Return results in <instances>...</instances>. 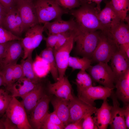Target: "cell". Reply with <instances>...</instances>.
<instances>
[{
	"instance_id": "6da1fadb",
	"label": "cell",
	"mask_w": 129,
	"mask_h": 129,
	"mask_svg": "<svg viewBox=\"0 0 129 129\" xmlns=\"http://www.w3.org/2000/svg\"><path fill=\"white\" fill-rule=\"evenodd\" d=\"M70 13L75 18L78 27L81 30L89 32L98 30L105 31L98 19V13L96 7L86 0H84L78 9L71 10Z\"/></svg>"
},
{
	"instance_id": "7a4b0ae2",
	"label": "cell",
	"mask_w": 129,
	"mask_h": 129,
	"mask_svg": "<svg viewBox=\"0 0 129 129\" xmlns=\"http://www.w3.org/2000/svg\"><path fill=\"white\" fill-rule=\"evenodd\" d=\"M100 33L97 31L90 32L84 31L78 28L74 37L77 53L83 57L91 59L98 44Z\"/></svg>"
},
{
	"instance_id": "3957f363",
	"label": "cell",
	"mask_w": 129,
	"mask_h": 129,
	"mask_svg": "<svg viewBox=\"0 0 129 129\" xmlns=\"http://www.w3.org/2000/svg\"><path fill=\"white\" fill-rule=\"evenodd\" d=\"M33 3L40 24L61 17L63 14L68 12L67 10L60 7L55 0H36Z\"/></svg>"
},
{
	"instance_id": "277c9868",
	"label": "cell",
	"mask_w": 129,
	"mask_h": 129,
	"mask_svg": "<svg viewBox=\"0 0 129 129\" xmlns=\"http://www.w3.org/2000/svg\"><path fill=\"white\" fill-rule=\"evenodd\" d=\"M100 32L99 42L92 55L91 59L96 62L108 63L118 45L116 44L105 32Z\"/></svg>"
},
{
	"instance_id": "5b68a950",
	"label": "cell",
	"mask_w": 129,
	"mask_h": 129,
	"mask_svg": "<svg viewBox=\"0 0 129 129\" xmlns=\"http://www.w3.org/2000/svg\"><path fill=\"white\" fill-rule=\"evenodd\" d=\"M9 118L19 129H32L25 110L21 102L12 97L5 112Z\"/></svg>"
},
{
	"instance_id": "8992f818",
	"label": "cell",
	"mask_w": 129,
	"mask_h": 129,
	"mask_svg": "<svg viewBox=\"0 0 129 129\" xmlns=\"http://www.w3.org/2000/svg\"><path fill=\"white\" fill-rule=\"evenodd\" d=\"M44 26L39 24L28 29L25 31V37L21 40L23 49V59L32 56L34 50L40 45L44 38Z\"/></svg>"
},
{
	"instance_id": "52a82bcc",
	"label": "cell",
	"mask_w": 129,
	"mask_h": 129,
	"mask_svg": "<svg viewBox=\"0 0 129 129\" xmlns=\"http://www.w3.org/2000/svg\"><path fill=\"white\" fill-rule=\"evenodd\" d=\"M88 69L94 81L106 87L115 88L114 85L115 76L108 63H99L94 66H91Z\"/></svg>"
},
{
	"instance_id": "ba28073f",
	"label": "cell",
	"mask_w": 129,
	"mask_h": 129,
	"mask_svg": "<svg viewBox=\"0 0 129 129\" xmlns=\"http://www.w3.org/2000/svg\"><path fill=\"white\" fill-rule=\"evenodd\" d=\"M114 89L101 86L77 89L78 97L86 102L95 106V100L107 99L110 97Z\"/></svg>"
},
{
	"instance_id": "9c48e42d",
	"label": "cell",
	"mask_w": 129,
	"mask_h": 129,
	"mask_svg": "<svg viewBox=\"0 0 129 129\" xmlns=\"http://www.w3.org/2000/svg\"><path fill=\"white\" fill-rule=\"evenodd\" d=\"M51 97L46 94L43 96L31 113L27 115L32 129H41L48 113Z\"/></svg>"
},
{
	"instance_id": "30bf717a",
	"label": "cell",
	"mask_w": 129,
	"mask_h": 129,
	"mask_svg": "<svg viewBox=\"0 0 129 129\" xmlns=\"http://www.w3.org/2000/svg\"><path fill=\"white\" fill-rule=\"evenodd\" d=\"M75 34L69 38L62 46L53 51L59 74L58 80L64 76L68 66L70 54L74 45Z\"/></svg>"
},
{
	"instance_id": "8fae6325",
	"label": "cell",
	"mask_w": 129,
	"mask_h": 129,
	"mask_svg": "<svg viewBox=\"0 0 129 129\" xmlns=\"http://www.w3.org/2000/svg\"><path fill=\"white\" fill-rule=\"evenodd\" d=\"M16 7L22 21L23 32L39 24L33 3L20 0L17 3Z\"/></svg>"
},
{
	"instance_id": "7c38bea8",
	"label": "cell",
	"mask_w": 129,
	"mask_h": 129,
	"mask_svg": "<svg viewBox=\"0 0 129 129\" xmlns=\"http://www.w3.org/2000/svg\"><path fill=\"white\" fill-rule=\"evenodd\" d=\"M69 124L81 120L89 114L92 115L98 108L74 96L69 101Z\"/></svg>"
},
{
	"instance_id": "4fadbf2b",
	"label": "cell",
	"mask_w": 129,
	"mask_h": 129,
	"mask_svg": "<svg viewBox=\"0 0 129 129\" xmlns=\"http://www.w3.org/2000/svg\"><path fill=\"white\" fill-rule=\"evenodd\" d=\"M2 26L14 35L20 37L23 32L22 21L16 7L7 12Z\"/></svg>"
},
{
	"instance_id": "5bb4252c",
	"label": "cell",
	"mask_w": 129,
	"mask_h": 129,
	"mask_svg": "<svg viewBox=\"0 0 129 129\" xmlns=\"http://www.w3.org/2000/svg\"><path fill=\"white\" fill-rule=\"evenodd\" d=\"M105 7L98 13V19L104 29V31L109 30L122 21L113 9L110 1H105Z\"/></svg>"
},
{
	"instance_id": "9a60e30c",
	"label": "cell",
	"mask_w": 129,
	"mask_h": 129,
	"mask_svg": "<svg viewBox=\"0 0 129 129\" xmlns=\"http://www.w3.org/2000/svg\"><path fill=\"white\" fill-rule=\"evenodd\" d=\"M110 97L112 100L113 104L111 106V118L109 124L110 129H127L125 123L124 107H120V103L113 91Z\"/></svg>"
},
{
	"instance_id": "2e32d148",
	"label": "cell",
	"mask_w": 129,
	"mask_h": 129,
	"mask_svg": "<svg viewBox=\"0 0 129 129\" xmlns=\"http://www.w3.org/2000/svg\"><path fill=\"white\" fill-rule=\"evenodd\" d=\"M48 87L49 92L57 97L68 101L74 98L71 85L66 77L64 76L54 83H49Z\"/></svg>"
},
{
	"instance_id": "e0dca14e",
	"label": "cell",
	"mask_w": 129,
	"mask_h": 129,
	"mask_svg": "<svg viewBox=\"0 0 129 129\" xmlns=\"http://www.w3.org/2000/svg\"><path fill=\"white\" fill-rule=\"evenodd\" d=\"M44 30L48 31V34H58L66 32L76 30L78 27L74 19L68 21L62 20L61 17L56 19L54 21L44 24Z\"/></svg>"
},
{
	"instance_id": "ac0fdd59",
	"label": "cell",
	"mask_w": 129,
	"mask_h": 129,
	"mask_svg": "<svg viewBox=\"0 0 129 129\" xmlns=\"http://www.w3.org/2000/svg\"><path fill=\"white\" fill-rule=\"evenodd\" d=\"M129 59L118 48L111 59V67L115 75V79L124 75L129 70Z\"/></svg>"
},
{
	"instance_id": "d6986e66",
	"label": "cell",
	"mask_w": 129,
	"mask_h": 129,
	"mask_svg": "<svg viewBox=\"0 0 129 129\" xmlns=\"http://www.w3.org/2000/svg\"><path fill=\"white\" fill-rule=\"evenodd\" d=\"M104 32L118 45L129 43V26L124 21H121L109 30Z\"/></svg>"
},
{
	"instance_id": "ffe728a7",
	"label": "cell",
	"mask_w": 129,
	"mask_h": 129,
	"mask_svg": "<svg viewBox=\"0 0 129 129\" xmlns=\"http://www.w3.org/2000/svg\"><path fill=\"white\" fill-rule=\"evenodd\" d=\"M23 53L21 40L9 41L7 51L0 67L8 65H14Z\"/></svg>"
},
{
	"instance_id": "44dd1931",
	"label": "cell",
	"mask_w": 129,
	"mask_h": 129,
	"mask_svg": "<svg viewBox=\"0 0 129 129\" xmlns=\"http://www.w3.org/2000/svg\"><path fill=\"white\" fill-rule=\"evenodd\" d=\"M39 83H34L24 77L16 81L6 89L11 92L12 97H20L22 98L34 89Z\"/></svg>"
},
{
	"instance_id": "7402d4cb",
	"label": "cell",
	"mask_w": 129,
	"mask_h": 129,
	"mask_svg": "<svg viewBox=\"0 0 129 129\" xmlns=\"http://www.w3.org/2000/svg\"><path fill=\"white\" fill-rule=\"evenodd\" d=\"M111 106L108 103L107 99L103 100L101 107L98 108L93 117V120L99 129H107L110 122Z\"/></svg>"
},
{
	"instance_id": "603a6c76",
	"label": "cell",
	"mask_w": 129,
	"mask_h": 129,
	"mask_svg": "<svg viewBox=\"0 0 129 129\" xmlns=\"http://www.w3.org/2000/svg\"><path fill=\"white\" fill-rule=\"evenodd\" d=\"M115 94L124 105L129 104V70L124 75L115 79Z\"/></svg>"
},
{
	"instance_id": "cb8c5ba5",
	"label": "cell",
	"mask_w": 129,
	"mask_h": 129,
	"mask_svg": "<svg viewBox=\"0 0 129 129\" xmlns=\"http://www.w3.org/2000/svg\"><path fill=\"white\" fill-rule=\"evenodd\" d=\"M44 94L42 86L39 83L34 89L22 98L21 102L27 115L32 112Z\"/></svg>"
},
{
	"instance_id": "d4e9b609",
	"label": "cell",
	"mask_w": 129,
	"mask_h": 129,
	"mask_svg": "<svg viewBox=\"0 0 129 129\" xmlns=\"http://www.w3.org/2000/svg\"><path fill=\"white\" fill-rule=\"evenodd\" d=\"M51 101L54 111L65 126L69 123V101L56 97Z\"/></svg>"
},
{
	"instance_id": "484cf974",
	"label": "cell",
	"mask_w": 129,
	"mask_h": 129,
	"mask_svg": "<svg viewBox=\"0 0 129 129\" xmlns=\"http://www.w3.org/2000/svg\"><path fill=\"white\" fill-rule=\"evenodd\" d=\"M39 56L48 63L50 68V72L55 82L57 81L59 78V74L53 49L46 47Z\"/></svg>"
},
{
	"instance_id": "4316f807",
	"label": "cell",
	"mask_w": 129,
	"mask_h": 129,
	"mask_svg": "<svg viewBox=\"0 0 129 129\" xmlns=\"http://www.w3.org/2000/svg\"><path fill=\"white\" fill-rule=\"evenodd\" d=\"M33 61L32 55L21 61V65L23 70L24 77L35 84L38 83L40 78L35 73L33 67Z\"/></svg>"
},
{
	"instance_id": "83f0119b",
	"label": "cell",
	"mask_w": 129,
	"mask_h": 129,
	"mask_svg": "<svg viewBox=\"0 0 129 129\" xmlns=\"http://www.w3.org/2000/svg\"><path fill=\"white\" fill-rule=\"evenodd\" d=\"M112 5L122 21L128 20L127 16L129 10V0H111Z\"/></svg>"
},
{
	"instance_id": "f1b7e54d",
	"label": "cell",
	"mask_w": 129,
	"mask_h": 129,
	"mask_svg": "<svg viewBox=\"0 0 129 129\" xmlns=\"http://www.w3.org/2000/svg\"><path fill=\"white\" fill-rule=\"evenodd\" d=\"M91 59L83 57L80 58L70 56L69 59L68 66L74 69H80L86 70L91 66Z\"/></svg>"
},
{
	"instance_id": "f546056e",
	"label": "cell",
	"mask_w": 129,
	"mask_h": 129,
	"mask_svg": "<svg viewBox=\"0 0 129 129\" xmlns=\"http://www.w3.org/2000/svg\"><path fill=\"white\" fill-rule=\"evenodd\" d=\"M34 70L39 78L45 76L50 71L49 65L47 62L39 56L37 55L33 63Z\"/></svg>"
},
{
	"instance_id": "4dcf8cb0",
	"label": "cell",
	"mask_w": 129,
	"mask_h": 129,
	"mask_svg": "<svg viewBox=\"0 0 129 129\" xmlns=\"http://www.w3.org/2000/svg\"><path fill=\"white\" fill-rule=\"evenodd\" d=\"M93 80L86 70H80L77 74L75 83L77 89H83L93 86Z\"/></svg>"
},
{
	"instance_id": "1f68e13d",
	"label": "cell",
	"mask_w": 129,
	"mask_h": 129,
	"mask_svg": "<svg viewBox=\"0 0 129 129\" xmlns=\"http://www.w3.org/2000/svg\"><path fill=\"white\" fill-rule=\"evenodd\" d=\"M13 65H8L0 67V72L4 82L6 88L11 86L14 83L13 76Z\"/></svg>"
},
{
	"instance_id": "d6a6232c",
	"label": "cell",
	"mask_w": 129,
	"mask_h": 129,
	"mask_svg": "<svg viewBox=\"0 0 129 129\" xmlns=\"http://www.w3.org/2000/svg\"><path fill=\"white\" fill-rule=\"evenodd\" d=\"M12 97L11 95L0 88V114L5 113Z\"/></svg>"
},
{
	"instance_id": "836d02e7",
	"label": "cell",
	"mask_w": 129,
	"mask_h": 129,
	"mask_svg": "<svg viewBox=\"0 0 129 129\" xmlns=\"http://www.w3.org/2000/svg\"><path fill=\"white\" fill-rule=\"evenodd\" d=\"M57 4L63 9L67 10L79 7L84 0H55Z\"/></svg>"
},
{
	"instance_id": "e575fe53",
	"label": "cell",
	"mask_w": 129,
	"mask_h": 129,
	"mask_svg": "<svg viewBox=\"0 0 129 129\" xmlns=\"http://www.w3.org/2000/svg\"><path fill=\"white\" fill-rule=\"evenodd\" d=\"M23 38L16 36L0 26V43L15 40H22Z\"/></svg>"
},
{
	"instance_id": "d590c367",
	"label": "cell",
	"mask_w": 129,
	"mask_h": 129,
	"mask_svg": "<svg viewBox=\"0 0 129 129\" xmlns=\"http://www.w3.org/2000/svg\"><path fill=\"white\" fill-rule=\"evenodd\" d=\"M76 30L58 34L57 41L55 46L53 49V51L56 50L63 45L69 38L75 34Z\"/></svg>"
},
{
	"instance_id": "8d00e7d4",
	"label": "cell",
	"mask_w": 129,
	"mask_h": 129,
	"mask_svg": "<svg viewBox=\"0 0 129 129\" xmlns=\"http://www.w3.org/2000/svg\"><path fill=\"white\" fill-rule=\"evenodd\" d=\"M92 115L91 114H89L83 118L82 125V129H98L93 120Z\"/></svg>"
},
{
	"instance_id": "74e56055",
	"label": "cell",
	"mask_w": 129,
	"mask_h": 129,
	"mask_svg": "<svg viewBox=\"0 0 129 129\" xmlns=\"http://www.w3.org/2000/svg\"><path fill=\"white\" fill-rule=\"evenodd\" d=\"M13 76L14 83L18 80L24 77L22 67L20 64H17L14 65Z\"/></svg>"
},
{
	"instance_id": "f35d334b",
	"label": "cell",
	"mask_w": 129,
	"mask_h": 129,
	"mask_svg": "<svg viewBox=\"0 0 129 129\" xmlns=\"http://www.w3.org/2000/svg\"><path fill=\"white\" fill-rule=\"evenodd\" d=\"M46 119L53 123L62 127L64 129L65 126L54 111L48 113Z\"/></svg>"
},
{
	"instance_id": "ab89813d",
	"label": "cell",
	"mask_w": 129,
	"mask_h": 129,
	"mask_svg": "<svg viewBox=\"0 0 129 129\" xmlns=\"http://www.w3.org/2000/svg\"><path fill=\"white\" fill-rule=\"evenodd\" d=\"M58 37V34H48L47 37L44 38L46 42V47L53 49L57 42Z\"/></svg>"
},
{
	"instance_id": "60d3db41",
	"label": "cell",
	"mask_w": 129,
	"mask_h": 129,
	"mask_svg": "<svg viewBox=\"0 0 129 129\" xmlns=\"http://www.w3.org/2000/svg\"><path fill=\"white\" fill-rule=\"evenodd\" d=\"M0 4L7 12L16 7L17 3L14 0H0Z\"/></svg>"
},
{
	"instance_id": "b9f144b4",
	"label": "cell",
	"mask_w": 129,
	"mask_h": 129,
	"mask_svg": "<svg viewBox=\"0 0 129 129\" xmlns=\"http://www.w3.org/2000/svg\"><path fill=\"white\" fill-rule=\"evenodd\" d=\"M8 42L0 43V66H1L7 51Z\"/></svg>"
},
{
	"instance_id": "7bdbcfd3",
	"label": "cell",
	"mask_w": 129,
	"mask_h": 129,
	"mask_svg": "<svg viewBox=\"0 0 129 129\" xmlns=\"http://www.w3.org/2000/svg\"><path fill=\"white\" fill-rule=\"evenodd\" d=\"M43 129H62L63 128L59 125L55 124L45 119L41 127Z\"/></svg>"
},
{
	"instance_id": "ee69618b",
	"label": "cell",
	"mask_w": 129,
	"mask_h": 129,
	"mask_svg": "<svg viewBox=\"0 0 129 129\" xmlns=\"http://www.w3.org/2000/svg\"><path fill=\"white\" fill-rule=\"evenodd\" d=\"M83 119L79 121L70 123L66 125L64 129H82Z\"/></svg>"
},
{
	"instance_id": "f6af8a7d",
	"label": "cell",
	"mask_w": 129,
	"mask_h": 129,
	"mask_svg": "<svg viewBox=\"0 0 129 129\" xmlns=\"http://www.w3.org/2000/svg\"><path fill=\"white\" fill-rule=\"evenodd\" d=\"M124 115L125 123L127 129L129 128V104L124 105Z\"/></svg>"
},
{
	"instance_id": "bcb514c9",
	"label": "cell",
	"mask_w": 129,
	"mask_h": 129,
	"mask_svg": "<svg viewBox=\"0 0 129 129\" xmlns=\"http://www.w3.org/2000/svg\"><path fill=\"white\" fill-rule=\"evenodd\" d=\"M118 47L120 50L129 58V43L119 45Z\"/></svg>"
},
{
	"instance_id": "7dc6e473",
	"label": "cell",
	"mask_w": 129,
	"mask_h": 129,
	"mask_svg": "<svg viewBox=\"0 0 129 129\" xmlns=\"http://www.w3.org/2000/svg\"><path fill=\"white\" fill-rule=\"evenodd\" d=\"M3 121L5 129H18L16 125L7 117H6V119Z\"/></svg>"
},
{
	"instance_id": "c3c4849f",
	"label": "cell",
	"mask_w": 129,
	"mask_h": 129,
	"mask_svg": "<svg viewBox=\"0 0 129 129\" xmlns=\"http://www.w3.org/2000/svg\"><path fill=\"white\" fill-rule=\"evenodd\" d=\"M102 0H86L87 2L89 3H93L96 5V10L99 13L101 11L100 4Z\"/></svg>"
},
{
	"instance_id": "681fc988",
	"label": "cell",
	"mask_w": 129,
	"mask_h": 129,
	"mask_svg": "<svg viewBox=\"0 0 129 129\" xmlns=\"http://www.w3.org/2000/svg\"><path fill=\"white\" fill-rule=\"evenodd\" d=\"M7 13V12L3 7L0 4V14L5 15Z\"/></svg>"
},
{
	"instance_id": "f907efd6",
	"label": "cell",
	"mask_w": 129,
	"mask_h": 129,
	"mask_svg": "<svg viewBox=\"0 0 129 129\" xmlns=\"http://www.w3.org/2000/svg\"><path fill=\"white\" fill-rule=\"evenodd\" d=\"M2 86H5V83L3 76L0 72V88Z\"/></svg>"
},
{
	"instance_id": "816d5d0a",
	"label": "cell",
	"mask_w": 129,
	"mask_h": 129,
	"mask_svg": "<svg viewBox=\"0 0 129 129\" xmlns=\"http://www.w3.org/2000/svg\"><path fill=\"white\" fill-rule=\"evenodd\" d=\"M5 16V15H4L0 14V26H2V23Z\"/></svg>"
},
{
	"instance_id": "f5cc1de1",
	"label": "cell",
	"mask_w": 129,
	"mask_h": 129,
	"mask_svg": "<svg viewBox=\"0 0 129 129\" xmlns=\"http://www.w3.org/2000/svg\"><path fill=\"white\" fill-rule=\"evenodd\" d=\"M0 129H5L3 120H0Z\"/></svg>"
},
{
	"instance_id": "db71d44e",
	"label": "cell",
	"mask_w": 129,
	"mask_h": 129,
	"mask_svg": "<svg viewBox=\"0 0 129 129\" xmlns=\"http://www.w3.org/2000/svg\"><path fill=\"white\" fill-rule=\"evenodd\" d=\"M27 1L33 3L36 0H25Z\"/></svg>"
},
{
	"instance_id": "11a10c76",
	"label": "cell",
	"mask_w": 129,
	"mask_h": 129,
	"mask_svg": "<svg viewBox=\"0 0 129 129\" xmlns=\"http://www.w3.org/2000/svg\"><path fill=\"white\" fill-rule=\"evenodd\" d=\"M15 2H16V3H17V2L19 0H14Z\"/></svg>"
},
{
	"instance_id": "9f6ffc18",
	"label": "cell",
	"mask_w": 129,
	"mask_h": 129,
	"mask_svg": "<svg viewBox=\"0 0 129 129\" xmlns=\"http://www.w3.org/2000/svg\"></svg>"
}]
</instances>
